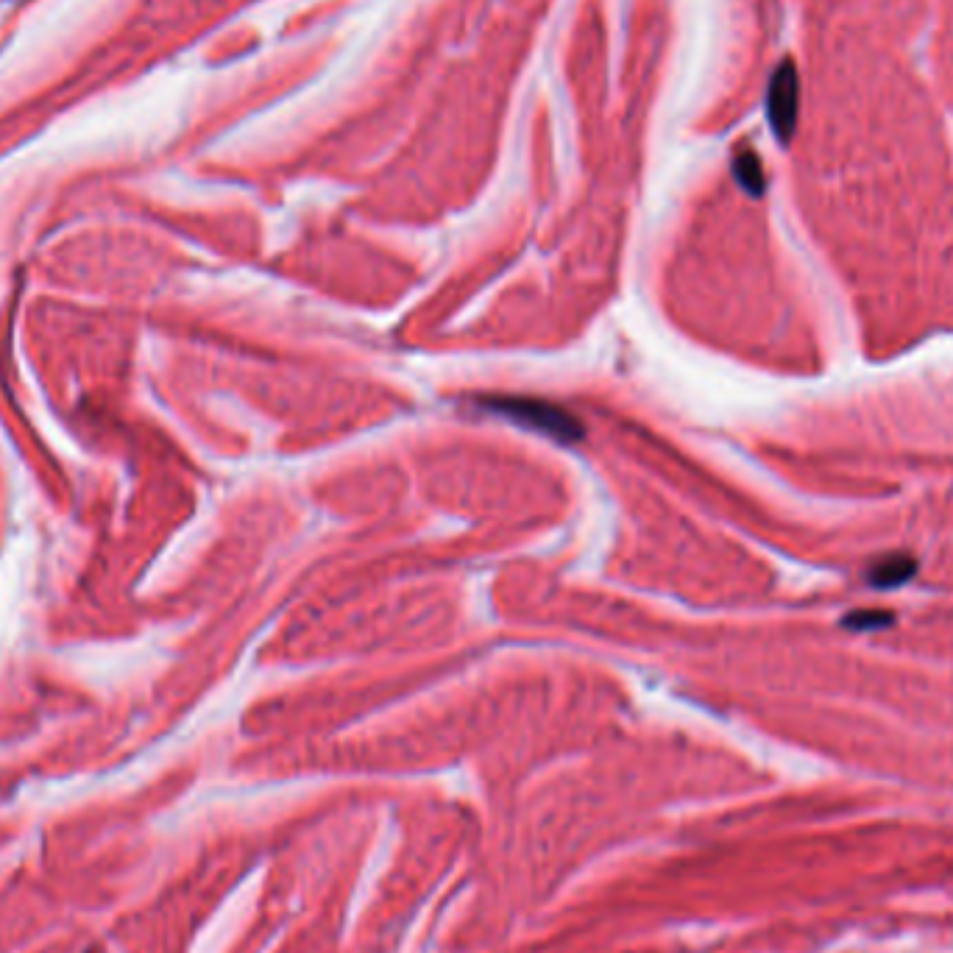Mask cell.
I'll use <instances>...</instances> for the list:
<instances>
[{
    "instance_id": "obj_3",
    "label": "cell",
    "mask_w": 953,
    "mask_h": 953,
    "mask_svg": "<svg viewBox=\"0 0 953 953\" xmlns=\"http://www.w3.org/2000/svg\"><path fill=\"white\" fill-rule=\"evenodd\" d=\"M917 572V563L906 555H892L887 561L875 563V569L870 572V583L878 588H898L903 586L909 577Z\"/></svg>"
},
{
    "instance_id": "obj_2",
    "label": "cell",
    "mask_w": 953,
    "mask_h": 953,
    "mask_svg": "<svg viewBox=\"0 0 953 953\" xmlns=\"http://www.w3.org/2000/svg\"><path fill=\"white\" fill-rule=\"evenodd\" d=\"M767 112H770L775 137H781L784 143H789L797 123V76L795 67L789 62H784L778 67V73L772 76L770 95H767Z\"/></svg>"
},
{
    "instance_id": "obj_5",
    "label": "cell",
    "mask_w": 953,
    "mask_h": 953,
    "mask_svg": "<svg viewBox=\"0 0 953 953\" xmlns=\"http://www.w3.org/2000/svg\"><path fill=\"white\" fill-rule=\"evenodd\" d=\"M895 622V616L889 614V611H853L850 616L842 619V625L850 627V630H878V627H887Z\"/></svg>"
},
{
    "instance_id": "obj_4",
    "label": "cell",
    "mask_w": 953,
    "mask_h": 953,
    "mask_svg": "<svg viewBox=\"0 0 953 953\" xmlns=\"http://www.w3.org/2000/svg\"><path fill=\"white\" fill-rule=\"evenodd\" d=\"M736 179H739V184L745 187L747 193H753V196L764 193V170H761V162L753 154H742L736 159Z\"/></svg>"
},
{
    "instance_id": "obj_1",
    "label": "cell",
    "mask_w": 953,
    "mask_h": 953,
    "mask_svg": "<svg viewBox=\"0 0 953 953\" xmlns=\"http://www.w3.org/2000/svg\"><path fill=\"white\" fill-rule=\"evenodd\" d=\"M485 405L491 413L510 418L513 424H522L527 430H536L541 435H549L561 444H575L583 438V427L572 413H566L563 407H555L544 399L533 396H491L485 399Z\"/></svg>"
}]
</instances>
